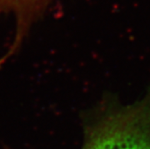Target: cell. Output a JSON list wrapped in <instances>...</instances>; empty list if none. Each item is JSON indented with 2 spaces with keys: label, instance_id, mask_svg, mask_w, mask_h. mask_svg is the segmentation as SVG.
<instances>
[{
  "label": "cell",
  "instance_id": "cell-2",
  "mask_svg": "<svg viewBox=\"0 0 150 149\" xmlns=\"http://www.w3.org/2000/svg\"><path fill=\"white\" fill-rule=\"evenodd\" d=\"M51 0H0V17L8 15L15 18L16 32L13 48L16 49L32 23L47 7Z\"/></svg>",
  "mask_w": 150,
  "mask_h": 149
},
{
  "label": "cell",
  "instance_id": "cell-1",
  "mask_svg": "<svg viewBox=\"0 0 150 149\" xmlns=\"http://www.w3.org/2000/svg\"><path fill=\"white\" fill-rule=\"evenodd\" d=\"M82 149H150V103L103 119Z\"/></svg>",
  "mask_w": 150,
  "mask_h": 149
}]
</instances>
